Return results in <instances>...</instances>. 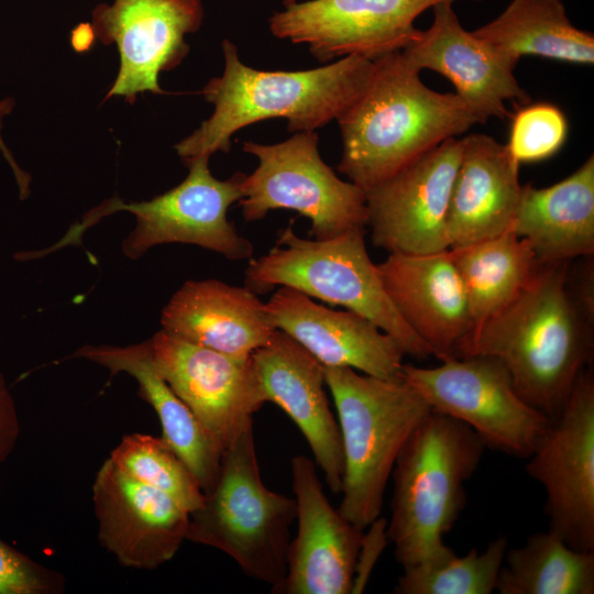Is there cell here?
Segmentation results:
<instances>
[{
	"instance_id": "6da1fadb",
	"label": "cell",
	"mask_w": 594,
	"mask_h": 594,
	"mask_svg": "<svg viewBox=\"0 0 594 594\" xmlns=\"http://www.w3.org/2000/svg\"><path fill=\"white\" fill-rule=\"evenodd\" d=\"M591 323L571 292L568 262L540 263L508 304L472 328L454 356L498 359L518 394L553 420L590 364Z\"/></svg>"
},
{
	"instance_id": "7a4b0ae2",
	"label": "cell",
	"mask_w": 594,
	"mask_h": 594,
	"mask_svg": "<svg viewBox=\"0 0 594 594\" xmlns=\"http://www.w3.org/2000/svg\"><path fill=\"white\" fill-rule=\"evenodd\" d=\"M374 64L366 87L337 119L342 140L338 170L364 193L479 123L454 92L427 87L402 51Z\"/></svg>"
},
{
	"instance_id": "3957f363",
	"label": "cell",
	"mask_w": 594,
	"mask_h": 594,
	"mask_svg": "<svg viewBox=\"0 0 594 594\" xmlns=\"http://www.w3.org/2000/svg\"><path fill=\"white\" fill-rule=\"evenodd\" d=\"M224 68L200 91L211 116L174 148L184 163L228 153L239 130L267 119H285L289 132L315 131L337 120L366 87L374 59L346 56L307 70H258L243 64L223 40Z\"/></svg>"
},
{
	"instance_id": "277c9868",
	"label": "cell",
	"mask_w": 594,
	"mask_h": 594,
	"mask_svg": "<svg viewBox=\"0 0 594 594\" xmlns=\"http://www.w3.org/2000/svg\"><path fill=\"white\" fill-rule=\"evenodd\" d=\"M486 447L468 425L432 410L402 447L391 476L388 541L403 569L441 557L466 503L464 483Z\"/></svg>"
},
{
	"instance_id": "5b68a950",
	"label": "cell",
	"mask_w": 594,
	"mask_h": 594,
	"mask_svg": "<svg viewBox=\"0 0 594 594\" xmlns=\"http://www.w3.org/2000/svg\"><path fill=\"white\" fill-rule=\"evenodd\" d=\"M338 415L344 473L340 514L360 529L380 517L396 458L432 411L400 375L382 378L345 366H323Z\"/></svg>"
},
{
	"instance_id": "8992f818",
	"label": "cell",
	"mask_w": 594,
	"mask_h": 594,
	"mask_svg": "<svg viewBox=\"0 0 594 594\" xmlns=\"http://www.w3.org/2000/svg\"><path fill=\"white\" fill-rule=\"evenodd\" d=\"M295 498L271 491L261 479L253 424L221 454L218 479L189 514L187 540L216 548L242 572L275 590L286 574Z\"/></svg>"
},
{
	"instance_id": "52a82bcc",
	"label": "cell",
	"mask_w": 594,
	"mask_h": 594,
	"mask_svg": "<svg viewBox=\"0 0 594 594\" xmlns=\"http://www.w3.org/2000/svg\"><path fill=\"white\" fill-rule=\"evenodd\" d=\"M364 233L365 228H355L332 239L309 240L296 235L288 226L275 246L250 260L245 287L255 294L277 286L294 288L363 316L392 336L408 355H433L389 299L377 264L367 253Z\"/></svg>"
},
{
	"instance_id": "ba28073f",
	"label": "cell",
	"mask_w": 594,
	"mask_h": 594,
	"mask_svg": "<svg viewBox=\"0 0 594 594\" xmlns=\"http://www.w3.org/2000/svg\"><path fill=\"white\" fill-rule=\"evenodd\" d=\"M318 141L315 131H306L276 144H242L258 160L254 172L244 177L239 200L245 221L262 220L276 209L294 210L310 220L316 240L366 227L365 193L323 162Z\"/></svg>"
},
{
	"instance_id": "9c48e42d",
	"label": "cell",
	"mask_w": 594,
	"mask_h": 594,
	"mask_svg": "<svg viewBox=\"0 0 594 594\" xmlns=\"http://www.w3.org/2000/svg\"><path fill=\"white\" fill-rule=\"evenodd\" d=\"M210 156L186 162V178L150 200L123 202L112 198L91 210L73 232H81L100 217L129 211L135 227L122 242L123 253L136 260L158 244H194L221 254L230 261L251 260L253 244L228 220V210L243 196L245 174L216 178L209 168Z\"/></svg>"
},
{
	"instance_id": "30bf717a",
	"label": "cell",
	"mask_w": 594,
	"mask_h": 594,
	"mask_svg": "<svg viewBox=\"0 0 594 594\" xmlns=\"http://www.w3.org/2000/svg\"><path fill=\"white\" fill-rule=\"evenodd\" d=\"M400 376L432 410L470 426L486 448L527 459L551 419L515 388L507 367L490 355L450 358L435 367L403 364Z\"/></svg>"
},
{
	"instance_id": "8fae6325",
	"label": "cell",
	"mask_w": 594,
	"mask_h": 594,
	"mask_svg": "<svg viewBox=\"0 0 594 594\" xmlns=\"http://www.w3.org/2000/svg\"><path fill=\"white\" fill-rule=\"evenodd\" d=\"M527 473L547 495L549 530L566 544L594 552V375H579L561 414L532 453Z\"/></svg>"
},
{
	"instance_id": "7c38bea8",
	"label": "cell",
	"mask_w": 594,
	"mask_h": 594,
	"mask_svg": "<svg viewBox=\"0 0 594 594\" xmlns=\"http://www.w3.org/2000/svg\"><path fill=\"white\" fill-rule=\"evenodd\" d=\"M454 0H284L270 18L274 36L306 44L320 63L360 56L376 59L402 51L419 33L415 20Z\"/></svg>"
},
{
	"instance_id": "4fadbf2b",
	"label": "cell",
	"mask_w": 594,
	"mask_h": 594,
	"mask_svg": "<svg viewBox=\"0 0 594 594\" xmlns=\"http://www.w3.org/2000/svg\"><path fill=\"white\" fill-rule=\"evenodd\" d=\"M150 343L157 372L221 453L267 403L252 355L221 353L164 330Z\"/></svg>"
},
{
	"instance_id": "5bb4252c",
	"label": "cell",
	"mask_w": 594,
	"mask_h": 594,
	"mask_svg": "<svg viewBox=\"0 0 594 594\" xmlns=\"http://www.w3.org/2000/svg\"><path fill=\"white\" fill-rule=\"evenodd\" d=\"M204 21L202 0H114L91 13L95 38L114 44L119 70L105 99L120 96L133 103L139 94L164 95L158 75L182 64L190 47L186 35Z\"/></svg>"
},
{
	"instance_id": "9a60e30c",
	"label": "cell",
	"mask_w": 594,
	"mask_h": 594,
	"mask_svg": "<svg viewBox=\"0 0 594 594\" xmlns=\"http://www.w3.org/2000/svg\"><path fill=\"white\" fill-rule=\"evenodd\" d=\"M460 160L461 139H448L365 193L375 248L403 254L450 249L447 219Z\"/></svg>"
},
{
	"instance_id": "2e32d148",
	"label": "cell",
	"mask_w": 594,
	"mask_h": 594,
	"mask_svg": "<svg viewBox=\"0 0 594 594\" xmlns=\"http://www.w3.org/2000/svg\"><path fill=\"white\" fill-rule=\"evenodd\" d=\"M98 539L120 564L153 570L187 540L189 513L169 495L133 479L108 458L92 484Z\"/></svg>"
},
{
	"instance_id": "e0dca14e",
	"label": "cell",
	"mask_w": 594,
	"mask_h": 594,
	"mask_svg": "<svg viewBox=\"0 0 594 594\" xmlns=\"http://www.w3.org/2000/svg\"><path fill=\"white\" fill-rule=\"evenodd\" d=\"M305 455L292 459L297 532L290 539L286 574L272 592L278 594H349L363 529L346 520L329 502Z\"/></svg>"
},
{
	"instance_id": "ac0fdd59",
	"label": "cell",
	"mask_w": 594,
	"mask_h": 594,
	"mask_svg": "<svg viewBox=\"0 0 594 594\" xmlns=\"http://www.w3.org/2000/svg\"><path fill=\"white\" fill-rule=\"evenodd\" d=\"M433 21L420 30L415 40L402 50L420 72L430 69L448 78L455 95L470 108L479 123L491 118H512L506 101L516 107L530 102L508 68L472 31H466L452 2L432 8Z\"/></svg>"
},
{
	"instance_id": "d6986e66",
	"label": "cell",
	"mask_w": 594,
	"mask_h": 594,
	"mask_svg": "<svg viewBox=\"0 0 594 594\" xmlns=\"http://www.w3.org/2000/svg\"><path fill=\"white\" fill-rule=\"evenodd\" d=\"M266 402L274 403L298 427L330 491L341 493L342 440L324 391L323 365L280 330L252 354Z\"/></svg>"
},
{
	"instance_id": "ffe728a7",
	"label": "cell",
	"mask_w": 594,
	"mask_h": 594,
	"mask_svg": "<svg viewBox=\"0 0 594 594\" xmlns=\"http://www.w3.org/2000/svg\"><path fill=\"white\" fill-rule=\"evenodd\" d=\"M265 309L277 330L293 338L323 366L351 367L382 378L400 375L404 349L361 315L330 309L290 287H278L265 302Z\"/></svg>"
},
{
	"instance_id": "44dd1931",
	"label": "cell",
	"mask_w": 594,
	"mask_h": 594,
	"mask_svg": "<svg viewBox=\"0 0 594 594\" xmlns=\"http://www.w3.org/2000/svg\"><path fill=\"white\" fill-rule=\"evenodd\" d=\"M393 305L440 361L473 328L466 293L450 249L429 254L389 253L377 264Z\"/></svg>"
},
{
	"instance_id": "7402d4cb",
	"label": "cell",
	"mask_w": 594,
	"mask_h": 594,
	"mask_svg": "<svg viewBox=\"0 0 594 594\" xmlns=\"http://www.w3.org/2000/svg\"><path fill=\"white\" fill-rule=\"evenodd\" d=\"M460 139L461 160L447 219L450 249L512 231L522 186L520 164L507 144L482 133Z\"/></svg>"
},
{
	"instance_id": "603a6c76",
	"label": "cell",
	"mask_w": 594,
	"mask_h": 594,
	"mask_svg": "<svg viewBox=\"0 0 594 594\" xmlns=\"http://www.w3.org/2000/svg\"><path fill=\"white\" fill-rule=\"evenodd\" d=\"M161 323L175 338L234 356H251L277 330L257 294L218 279L185 282Z\"/></svg>"
},
{
	"instance_id": "cb8c5ba5",
	"label": "cell",
	"mask_w": 594,
	"mask_h": 594,
	"mask_svg": "<svg viewBox=\"0 0 594 594\" xmlns=\"http://www.w3.org/2000/svg\"><path fill=\"white\" fill-rule=\"evenodd\" d=\"M512 231L539 263H562L594 253V156L544 188L521 186Z\"/></svg>"
},
{
	"instance_id": "d4e9b609",
	"label": "cell",
	"mask_w": 594,
	"mask_h": 594,
	"mask_svg": "<svg viewBox=\"0 0 594 594\" xmlns=\"http://www.w3.org/2000/svg\"><path fill=\"white\" fill-rule=\"evenodd\" d=\"M70 358L85 359L110 371L128 373L139 383L140 396L158 416L162 438L193 473L202 493L215 485L221 452L210 441L196 417L157 372L150 339L128 346L85 345Z\"/></svg>"
},
{
	"instance_id": "484cf974",
	"label": "cell",
	"mask_w": 594,
	"mask_h": 594,
	"mask_svg": "<svg viewBox=\"0 0 594 594\" xmlns=\"http://www.w3.org/2000/svg\"><path fill=\"white\" fill-rule=\"evenodd\" d=\"M472 33L512 70L525 55L594 63L593 33L572 24L562 0H512L497 18Z\"/></svg>"
},
{
	"instance_id": "4316f807",
	"label": "cell",
	"mask_w": 594,
	"mask_h": 594,
	"mask_svg": "<svg viewBox=\"0 0 594 594\" xmlns=\"http://www.w3.org/2000/svg\"><path fill=\"white\" fill-rule=\"evenodd\" d=\"M450 251L466 293L473 327L508 304L540 264L529 243L513 231Z\"/></svg>"
},
{
	"instance_id": "83f0119b",
	"label": "cell",
	"mask_w": 594,
	"mask_h": 594,
	"mask_svg": "<svg viewBox=\"0 0 594 594\" xmlns=\"http://www.w3.org/2000/svg\"><path fill=\"white\" fill-rule=\"evenodd\" d=\"M499 594H593L594 552L576 550L548 531L530 535L506 550Z\"/></svg>"
},
{
	"instance_id": "f1b7e54d",
	"label": "cell",
	"mask_w": 594,
	"mask_h": 594,
	"mask_svg": "<svg viewBox=\"0 0 594 594\" xmlns=\"http://www.w3.org/2000/svg\"><path fill=\"white\" fill-rule=\"evenodd\" d=\"M507 550V538L494 539L485 551L472 548L459 557L450 552L403 569L396 594H491Z\"/></svg>"
},
{
	"instance_id": "f546056e",
	"label": "cell",
	"mask_w": 594,
	"mask_h": 594,
	"mask_svg": "<svg viewBox=\"0 0 594 594\" xmlns=\"http://www.w3.org/2000/svg\"><path fill=\"white\" fill-rule=\"evenodd\" d=\"M109 458L133 479L169 495L189 514L201 507L204 493L200 486L162 437L127 435Z\"/></svg>"
},
{
	"instance_id": "4dcf8cb0",
	"label": "cell",
	"mask_w": 594,
	"mask_h": 594,
	"mask_svg": "<svg viewBox=\"0 0 594 594\" xmlns=\"http://www.w3.org/2000/svg\"><path fill=\"white\" fill-rule=\"evenodd\" d=\"M569 123L564 112L550 102L519 106L512 114L507 146L519 164L546 161L564 145Z\"/></svg>"
},
{
	"instance_id": "1f68e13d",
	"label": "cell",
	"mask_w": 594,
	"mask_h": 594,
	"mask_svg": "<svg viewBox=\"0 0 594 594\" xmlns=\"http://www.w3.org/2000/svg\"><path fill=\"white\" fill-rule=\"evenodd\" d=\"M64 576L0 539V594H59Z\"/></svg>"
},
{
	"instance_id": "d6a6232c",
	"label": "cell",
	"mask_w": 594,
	"mask_h": 594,
	"mask_svg": "<svg viewBox=\"0 0 594 594\" xmlns=\"http://www.w3.org/2000/svg\"><path fill=\"white\" fill-rule=\"evenodd\" d=\"M367 527L369 531L362 536L356 557L352 594H359L364 591L376 561L389 542L386 531V519L377 517Z\"/></svg>"
},
{
	"instance_id": "836d02e7",
	"label": "cell",
	"mask_w": 594,
	"mask_h": 594,
	"mask_svg": "<svg viewBox=\"0 0 594 594\" xmlns=\"http://www.w3.org/2000/svg\"><path fill=\"white\" fill-rule=\"evenodd\" d=\"M21 432L14 398L0 372V464L13 452Z\"/></svg>"
},
{
	"instance_id": "e575fe53",
	"label": "cell",
	"mask_w": 594,
	"mask_h": 594,
	"mask_svg": "<svg viewBox=\"0 0 594 594\" xmlns=\"http://www.w3.org/2000/svg\"><path fill=\"white\" fill-rule=\"evenodd\" d=\"M14 103V99L12 98L0 100V151L14 174L21 199H24L30 193L31 176L18 165L1 134L3 119L12 112Z\"/></svg>"
},
{
	"instance_id": "d590c367",
	"label": "cell",
	"mask_w": 594,
	"mask_h": 594,
	"mask_svg": "<svg viewBox=\"0 0 594 594\" xmlns=\"http://www.w3.org/2000/svg\"><path fill=\"white\" fill-rule=\"evenodd\" d=\"M474 1H480V0H474Z\"/></svg>"
}]
</instances>
